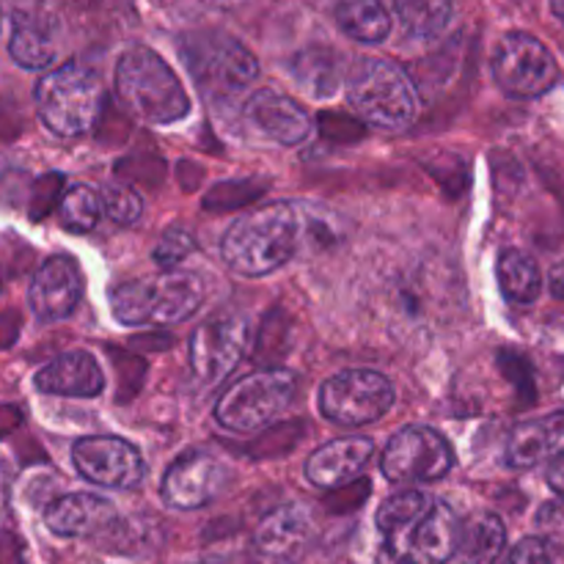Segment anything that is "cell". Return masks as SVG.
<instances>
[{"label": "cell", "instance_id": "obj_34", "mask_svg": "<svg viewBox=\"0 0 564 564\" xmlns=\"http://www.w3.org/2000/svg\"><path fill=\"white\" fill-rule=\"evenodd\" d=\"M9 494H11V471L6 463H0V518L9 510Z\"/></svg>", "mask_w": 564, "mask_h": 564}, {"label": "cell", "instance_id": "obj_15", "mask_svg": "<svg viewBox=\"0 0 564 564\" xmlns=\"http://www.w3.org/2000/svg\"><path fill=\"white\" fill-rule=\"evenodd\" d=\"M229 477L231 474L224 460L207 455V452H193V455L180 457L165 471L160 494H163L165 505L174 510H198L224 494Z\"/></svg>", "mask_w": 564, "mask_h": 564}, {"label": "cell", "instance_id": "obj_1", "mask_svg": "<svg viewBox=\"0 0 564 564\" xmlns=\"http://www.w3.org/2000/svg\"><path fill=\"white\" fill-rule=\"evenodd\" d=\"M378 532L394 564H449L460 521L446 501L422 490H400L380 505Z\"/></svg>", "mask_w": 564, "mask_h": 564}, {"label": "cell", "instance_id": "obj_33", "mask_svg": "<svg viewBox=\"0 0 564 564\" xmlns=\"http://www.w3.org/2000/svg\"><path fill=\"white\" fill-rule=\"evenodd\" d=\"M549 485L556 490V494L564 499V455L556 457V460H551V468H549Z\"/></svg>", "mask_w": 564, "mask_h": 564}, {"label": "cell", "instance_id": "obj_7", "mask_svg": "<svg viewBox=\"0 0 564 564\" xmlns=\"http://www.w3.org/2000/svg\"><path fill=\"white\" fill-rule=\"evenodd\" d=\"M36 110L50 132L77 138L91 132L105 105L102 80L86 64H64L36 83Z\"/></svg>", "mask_w": 564, "mask_h": 564}, {"label": "cell", "instance_id": "obj_26", "mask_svg": "<svg viewBox=\"0 0 564 564\" xmlns=\"http://www.w3.org/2000/svg\"><path fill=\"white\" fill-rule=\"evenodd\" d=\"M336 22L361 44H380L391 33V14L380 0H341L336 6Z\"/></svg>", "mask_w": 564, "mask_h": 564}, {"label": "cell", "instance_id": "obj_20", "mask_svg": "<svg viewBox=\"0 0 564 564\" xmlns=\"http://www.w3.org/2000/svg\"><path fill=\"white\" fill-rule=\"evenodd\" d=\"M560 455H564V411L529 419V422L518 424L507 438L505 460L518 471L543 466Z\"/></svg>", "mask_w": 564, "mask_h": 564}, {"label": "cell", "instance_id": "obj_16", "mask_svg": "<svg viewBox=\"0 0 564 564\" xmlns=\"http://www.w3.org/2000/svg\"><path fill=\"white\" fill-rule=\"evenodd\" d=\"M242 121L268 141L281 147H297L312 135V116L286 94L275 88H259L242 105Z\"/></svg>", "mask_w": 564, "mask_h": 564}, {"label": "cell", "instance_id": "obj_30", "mask_svg": "<svg viewBox=\"0 0 564 564\" xmlns=\"http://www.w3.org/2000/svg\"><path fill=\"white\" fill-rule=\"evenodd\" d=\"M193 251H196L193 235L187 229H180V226H176V229H169L158 240V246H154V262L163 270H174L176 264L185 262Z\"/></svg>", "mask_w": 564, "mask_h": 564}, {"label": "cell", "instance_id": "obj_24", "mask_svg": "<svg viewBox=\"0 0 564 564\" xmlns=\"http://www.w3.org/2000/svg\"><path fill=\"white\" fill-rule=\"evenodd\" d=\"M290 72L297 80V86L306 88L312 97L325 99L334 97L339 91L341 80H345V58L334 47H319V44H314V47L301 50L292 58Z\"/></svg>", "mask_w": 564, "mask_h": 564}, {"label": "cell", "instance_id": "obj_17", "mask_svg": "<svg viewBox=\"0 0 564 564\" xmlns=\"http://www.w3.org/2000/svg\"><path fill=\"white\" fill-rule=\"evenodd\" d=\"M83 295V281L77 262L72 257H50L44 259L42 268L36 270L28 290L33 314L42 323H58L66 319L77 308Z\"/></svg>", "mask_w": 564, "mask_h": 564}, {"label": "cell", "instance_id": "obj_31", "mask_svg": "<svg viewBox=\"0 0 564 564\" xmlns=\"http://www.w3.org/2000/svg\"><path fill=\"white\" fill-rule=\"evenodd\" d=\"M538 529L545 543L562 545L564 549V499L543 505V510L538 512Z\"/></svg>", "mask_w": 564, "mask_h": 564}, {"label": "cell", "instance_id": "obj_5", "mask_svg": "<svg viewBox=\"0 0 564 564\" xmlns=\"http://www.w3.org/2000/svg\"><path fill=\"white\" fill-rule=\"evenodd\" d=\"M180 53L196 80L198 91L215 105L235 102L257 83L259 64L246 44L220 31L187 33Z\"/></svg>", "mask_w": 564, "mask_h": 564}, {"label": "cell", "instance_id": "obj_23", "mask_svg": "<svg viewBox=\"0 0 564 564\" xmlns=\"http://www.w3.org/2000/svg\"><path fill=\"white\" fill-rule=\"evenodd\" d=\"M507 549V529L494 512H474L460 523L455 556L460 564H499Z\"/></svg>", "mask_w": 564, "mask_h": 564}, {"label": "cell", "instance_id": "obj_21", "mask_svg": "<svg viewBox=\"0 0 564 564\" xmlns=\"http://www.w3.org/2000/svg\"><path fill=\"white\" fill-rule=\"evenodd\" d=\"M9 53L22 69H44L58 53V22L44 9H17L11 17Z\"/></svg>", "mask_w": 564, "mask_h": 564}, {"label": "cell", "instance_id": "obj_8", "mask_svg": "<svg viewBox=\"0 0 564 564\" xmlns=\"http://www.w3.org/2000/svg\"><path fill=\"white\" fill-rule=\"evenodd\" d=\"M297 394L290 369H262L231 383L215 405V419L231 433H259L279 422Z\"/></svg>", "mask_w": 564, "mask_h": 564}, {"label": "cell", "instance_id": "obj_11", "mask_svg": "<svg viewBox=\"0 0 564 564\" xmlns=\"http://www.w3.org/2000/svg\"><path fill=\"white\" fill-rule=\"evenodd\" d=\"M455 466L449 441L430 427H405L389 441L380 468L394 485H424L446 477Z\"/></svg>", "mask_w": 564, "mask_h": 564}, {"label": "cell", "instance_id": "obj_28", "mask_svg": "<svg viewBox=\"0 0 564 564\" xmlns=\"http://www.w3.org/2000/svg\"><path fill=\"white\" fill-rule=\"evenodd\" d=\"M61 224L66 231H75V235H86L102 218V202H99V193L88 185H72L69 191L61 196L58 202Z\"/></svg>", "mask_w": 564, "mask_h": 564}, {"label": "cell", "instance_id": "obj_9", "mask_svg": "<svg viewBox=\"0 0 564 564\" xmlns=\"http://www.w3.org/2000/svg\"><path fill=\"white\" fill-rule=\"evenodd\" d=\"M394 386L372 369H345L319 389V411L339 427H367L394 408Z\"/></svg>", "mask_w": 564, "mask_h": 564}, {"label": "cell", "instance_id": "obj_29", "mask_svg": "<svg viewBox=\"0 0 564 564\" xmlns=\"http://www.w3.org/2000/svg\"><path fill=\"white\" fill-rule=\"evenodd\" d=\"M99 202H102L105 215L121 226L135 224L143 213V198L124 182H108L105 191L99 193Z\"/></svg>", "mask_w": 564, "mask_h": 564}, {"label": "cell", "instance_id": "obj_4", "mask_svg": "<svg viewBox=\"0 0 564 564\" xmlns=\"http://www.w3.org/2000/svg\"><path fill=\"white\" fill-rule=\"evenodd\" d=\"M350 108L378 130L400 132L419 119L422 99L411 75L386 58H364L347 80Z\"/></svg>", "mask_w": 564, "mask_h": 564}, {"label": "cell", "instance_id": "obj_35", "mask_svg": "<svg viewBox=\"0 0 564 564\" xmlns=\"http://www.w3.org/2000/svg\"><path fill=\"white\" fill-rule=\"evenodd\" d=\"M202 3L213 11H235L242 3H248V0H202Z\"/></svg>", "mask_w": 564, "mask_h": 564}, {"label": "cell", "instance_id": "obj_10", "mask_svg": "<svg viewBox=\"0 0 564 564\" xmlns=\"http://www.w3.org/2000/svg\"><path fill=\"white\" fill-rule=\"evenodd\" d=\"M494 77L507 97L534 99L560 80V64L538 36L523 31L505 33L494 50Z\"/></svg>", "mask_w": 564, "mask_h": 564}, {"label": "cell", "instance_id": "obj_36", "mask_svg": "<svg viewBox=\"0 0 564 564\" xmlns=\"http://www.w3.org/2000/svg\"><path fill=\"white\" fill-rule=\"evenodd\" d=\"M551 3V11H554V17H560L564 22V0H549Z\"/></svg>", "mask_w": 564, "mask_h": 564}, {"label": "cell", "instance_id": "obj_14", "mask_svg": "<svg viewBox=\"0 0 564 564\" xmlns=\"http://www.w3.org/2000/svg\"><path fill=\"white\" fill-rule=\"evenodd\" d=\"M314 543L306 507L281 505L259 521L251 538V564H301Z\"/></svg>", "mask_w": 564, "mask_h": 564}, {"label": "cell", "instance_id": "obj_6", "mask_svg": "<svg viewBox=\"0 0 564 564\" xmlns=\"http://www.w3.org/2000/svg\"><path fill=\"white\" fill-rule=\"evenodd\" d=\"M207 286L202 275L165 270L158 279L124 281L110 292V312L121 325H176L198 312Z\"/></svg>", "mask_w": 564, "mask_h": 564}, {"label": "cell", "instance_id": "obj_32", "mask_svg": "<svg viewBox=\"0 0 564 564\" xmlns=\"http://www.w3.org/2000/svg\"><path fill=\"white\" fill-rule=\"evenodd\" d=\"M505 564H554V556H551L549 543L543 538H523L507 554Z\"/></svg>", "mask_w": 564, "mask_h": 564}, {"label": "cell", "instance_id": "obj_13", "mask_svg": "<svg viewBox=\"0 0 564 564\" xmlns=\"http://www.w3.org/2000/svg\"><path fill=\"white\" fill-rule=\"evenodd\" d=\"M72 463L77 474L99 488L130 490L143 479L141 452L116 435H88L72 446Z\"/></svg>", "mask_w": 564, "mask_h": 564}, {"label": "cell", "instance_id": "obj_3", "mask_svg": "<svg viewBox=\"0 0 564 564\" xmlns=\"http://www.w3.org/2000/svg\"><path fill=\"white\" fill-rule=\"evenodd\" d=\"M121 105L147 124H174L191 110L185 86L169 64L149 47H130L116 64Z\"/></svg>", "mask_w": 564, "mask_h": 564}, {"label": "cell", "instance_id": "obj_12", "mask_svg": "<svg viewBox=\"0 0 564 564\" xmlns=\"http://www.w3.org/2000/svg\"><path fill=\"white\" fill-rule=\"evenodd\" d=\"M251 347V323L242 314L224 312L198 325L191 336V369L204 383L226 378Z\"/></svg>", "mask_w": 564, "mask_h": 564}, {"label": "cell", "instance_id": "obj_37", "mask_svg": "<svg viewBox=\"0 0 564 564\" xmlns=\"http://www.w3.org/2000/svg\"><path fill=\"white\" fill-rule=\"evenodd\" d=\"M193 564H224V562H218V560H202V562H193Z\"/></svg>", "mask_w": 564, "mask_h": 564}, {"label": "cell", "instance_id": "obj_25", "mask_svg": "<svg viewBox=\"0 0 564 564\" xmlns=\"http://www.w3.org/2000/svg\"><path fill=\"white\" fill-rule=\"evenodd\" d=\"M496 275H499L501 295L516 306H532L543 292V275H540L538 262L518 248L501 251Z\"/></svg>", "mask_w": 564, "mask_h": 564}, {"label": "cell", "instance_id": "obj_19", "mask_svg": "<svg viewBox=\"0 0 564 564\" xmlns=\"http://www.w3.org/2000/svg\"><path fill=\"white\" fill-rule=\"evenodd\" d=\"M372 441L369 438H336L319 446L306 460V479L314 488L339 490L356 482L364 468L372 460Z\"/></svg>", "mask_w": 564, "mask_h": 564}, {"label": "cell", "instance_id": "obj_2", "mask_svg": "<svg viewBox=\"0 0 564 564\" xmlns=\"http://www.w3.org/2000/svg\"><path fill=\"white\" fill-rule=\"evenodd\" d=\"M303 240V218L295 204L275 202L242 215L220 242L224 262L240 275H268L284 268Z\"/></svg>", "mask_w": 564, "mask_h": 564}, {"label": "cell", "instance_id": "obj_18", "mask_svg": "<svg viewBox=\"0 0 564 564\" xmlns=\"http://www.w3.org/2000/svg\"><path fill=\"white\" fill-rule=\"evenodd\" d=\"M44 523L53 534L66 540L97 538L116 527V507L94 494H69L55 499L44 510Z\"/></svg>", "mask_w": 564, "mask_h": 564}, {"label": "cell", "instance_id": "obj_22", "mask_svg": "<svg viewBox=\"0 0 564 564\" xmlns=\"http://www.w3.org/2000/svg\"><path fill=\"white\" fill-rule=\"evenodd\" d=\"M39 391L58 397H99L105 389V375L99 369L97 358L91 352L72 350L53 358L47 367H42L33 378Z\"/></svg>", "mask_w": 564, "mask_h": 564}, {"label": "cell", "instance_id": "obj_27", "mask_svg": "<svg viewBox=\"0 0 564 564\" xmlns=\"http://www.w3.org/2000/svg\"><path fill=\"white\" fill-rule=\"evenodd\" d=\"M397 17L416 39H435L452 17V0H394Z\"/></svg>", "mask_w": 564, "mask_h": 564}]
</instances>
